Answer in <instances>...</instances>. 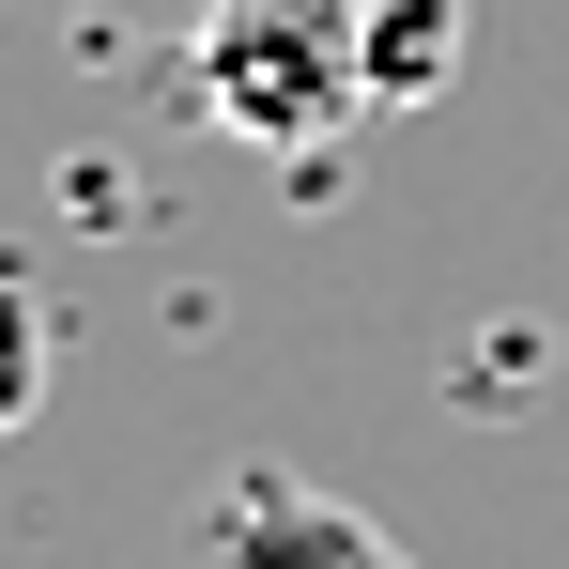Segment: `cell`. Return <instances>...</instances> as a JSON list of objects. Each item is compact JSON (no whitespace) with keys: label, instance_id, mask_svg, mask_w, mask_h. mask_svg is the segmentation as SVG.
<instances>
[{"label":"cell","instance_id":"obj_1","mask_svg":"<svg viewBox=\"0 0 569 569\" xmlns=\"http://www.w3.org/2000/svg\"><path fill=\"white\" fill-rule=\"evenodd\" d=\"M186 108L216 139L308 154L323 123L370 108V78H355V0H216L200 47H186Z\"/></svg>","mask_w":569,"mask_h":569},{"label":"cell","instance_id":"obj_2","mask_svg":"<svg viewBox=\"0 0 569 569\" xmlns=\"http://www.w3.org/2000/svg\"><path fill=\"white\" fill-rule=\"evenodd\" d=\"M216 555L231 569H416L370 508H339L323 477H292V462H247L216 492Z\"/></svg>","mask_w":569,"mask_h":569},{"label":"cell","instance_id":"obj_3","mask_svg":"<svg viewBox=\"0 0 569 569\" xmlns=\"http://www.w3.org/2000/svg\"><path fill=\"white\" fill-rule=\"evenodd\" d=\"M355 78L370 108H431L462 78V0H355Z\"/></svg>","mask_w":569,"mask_h":569},{"label":"cell","instance_id":"obj_4","mask_svg":"<svg viewBox=\"0 0 569 569\" xmlns=\"http://www.w3.org/2000/svg\"><path fill=\"white\" fill-rule=\"evenodd\" d=\"M31 400H47V292L0 278V431H31Z\"/></svg>","mask_w":569,"mask_h":569}]
</instances>
